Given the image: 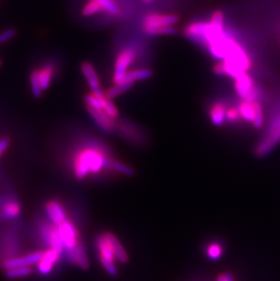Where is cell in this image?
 Wrapping results in <instances>:
<instances>
[{
    "mask_svg": "<svg viewBox=\"0 0 280 281\" xmlns=\"http://www.w3.org/2000/svg\"><path fill=\"white\" fill-rule=\"evenodd\" d=\"M110 161L106 154L98 149H84L75 156L73 161L75 176L82 180L89 174H96L103 168H110Z\"/></svg>",
    "mask_w": 280,
    "mask_h": 281,
    "instance_id": "obj_1",
    "label": "cell"
},
{
    "mask_svg": "<svg viewBox=\"0 0 280 281\" xmlns=\"http://www.w3.org/2000/svg\"><path fill=\"white\" fill-rule=\"evenodd\" d=\"M179 21L176 15L148 14L143 19L142 28L148 35H174L178 32L175 25Z\"/></svg>",
    "mask_w": 280,
    "mask_h": 281,
    "instance_id": "obj_2",
    "label": "cell"
},
{
    "mask_svg": "<svg viewBox=\"0 0 280 281\" xmlns=\"http://www.w3.org/2000/svg\"><path fill=\"white\" fill-rule=\"evenodd\" d=\"M96 247L101 264L105 268L106 271L111 276H116L118 274V269L115 263L117 257L106 234L96 239Z\"/></svg>",
    "mask_w": 280,
    "mask_h": 281,
    "instance_id": "obj_3",
    "label": "cell"
},
{
    "mask_svg": "<svg viewBox=\"0 0 280 281\" xmlns=\"http://www.w3.org/2000/svg\"><path fill=\"white\" fill-rule=\"evenodd\" d=\"M237 110L241 118L248 122H251L255 128H260L262 127L264 122L262 108L257 100H242L238 104Z\"/></svg>",
    "mask_w": 280,
    "mask_h": 281,
    "instance_id": "obj_4",
    "label": "cell"
},
{
    "mask_svg": "<svg viewBox=\"0 0 280 281\" xmlns=\"http://www.w3.org/2000/svg\"><path fill=\"white\" fill-rule=\"evenodd\" d=\"M57 228L61 239L64 252H66V254L82 243L79 240L78 229L69 220H66L62 224L57 226Z\"/></svg>",
    "mask_w": 280,
    "mask_h": 281,
    "instance_id": "obj_5",
    "label": "cell"
},
{
    "mask_svg": "<svg viewBox=\"0 0 280 281\" xmlns=\"http://www.w3.org/2000/svg\"><path fill=\"white\" fill-rule=\"evenodd\" d=\"M136 58V50L133 49H123L118 54V57L115 63L114 76L113 82L114 84L121 83L125 79V76L127 73L128 67L131 65L132 62Z\"/></svg>",
    "mask_w": 280,
    "mask_h": 281,
    "instance_id": "obj_6",
    "label": "cell"
},
{
    "mask_svg": "<svg viewBox=\"0 0 280 281\" xmlns=\"http://www.w3.org/2000/svg\"><path fill=\"white\" fill-rule=\"evenodd\" d=\"M235 89L242 100L254 101L257 99V90L255 89L253 80L250 76L244 72L235 79Z\"/></svg>",
    "mask_w": 280,
    "mask_h": 281,
    "instance_id": "obj_7",
    "label": "cell"
},
{
    "mask_svg": "<svg viewBox=\"0 0 280 281\" xmlns=\"http://www.w3.org/2000/svg\"><path fill=\"white\" fill-rule=\"evenodd\" d=\"M45 251H40L28 253L26 255L16 256L11 259H5L2 267L5 270L18 267H31L40 262L44 256Z\"/></svg>",
    "mask_w": 280,
    "mask_h": 281,
    "instance_id": "obj_8",
    "label": "cell"
},
{
    "mask_svg": "<svg viewBox=\"0 0 280 281\" xmlns=\"http://www.w3.org/2000/svg\"><path fill=\"white\" fill-rule=\"evenodd\" d=\"M22 213V206L14 197L0 198V220H18Z\"/></svg>",
    "mask_w": 280,
    "mask_h": 281,
    "instance_id": "obj_9",
    "label": "cell"
},
{
    "mask_svg": "<svg viewBox=\"0 0 280 281\" xmlns=\"http://www.w3.org/2000/svg\"><path fill=\"white\" fill-rule=\"evenodd\" d=\"M280 142V115L273 121L267 131L265 139L259 144L258 152L261 155L267 153L269 150L275 148Z\"/></svg>",
    "mask_w": 280,
    "mask_h": 281,
    "instance_id": "obj_10",
    "label": "cell"
},
{
    "mask_svg": "<svg viewBox=\"0 0 280 281\" xmlns=\"http://www.w3.org/2000/svg\"><path fill=\"white\" fill-rule=\"evenodd\" d=\"M81 71L92 93L96 94V96L104 97L105 92L101 88L100 80L92 64L90 62H83L81 64Z\"/></svg>",
    "mask_w": 280,
    "mask_h": 281,
    "instance_id": "obj_11",
    "label": "cell"
},
{
    "mask_svg": "<svg viewBox=\"0 0 280 281\" xmlns=\"http://www.w3.org/2000/svg\"><path fill=\"white\" fill-rule=\"evenodd\" d=\"M62 254L63 253H61L60 251L52 250V249H48L47 251H45L43 258L41 259L39 263L37 264L38 270L40 275H48L49 273L51 272L55 265L61 258Z\"/></svg>",
    "mask_w": 280,
    "mask_h": 281,
    "instance_id": "obj_12",
    "label": "cell"
},
{
    "mask_svg": "<svg viewBox=\"0 0 280 281\" xmlns=\"http://www.w3.org/2000/svg\"><path fill=\"white\" fill-rule=\"evenodd\" d=\"M46 213L50 222L55 226L62 224L67 220V215L64 206L57 200H50L46 204Z\"/></svg>",
    "mask_w": 280,
    "mask_h": 281,
    "instance_id": "obj_13",
    "label": "cell"
},
{
    "mask_svg": "<svg viewBox=\"0 0 280 281\" xmlns=\"http://www.w3.org/2000/svg\"><path fill=\"white\" fill-rule=\"evenodd\" d=\"M87 110L89 115L91 116V118L95 120L96 125L102 130L106 132H111L114 130L115 126H116L114 119L110 118V116L106 114L104 110H95L88 107H87Z\"/></svg>",
    "mask_w": 280,
    "mask_h": 281,
    "instance_id": "obj_14",
    "label": "cell"
},
{
    "mask_svg": "<svg viewBox=\"0 0 280 281\" xmlns=\"http://www.w3.org/2000/svg\"><path fill=\"white\" fill-rule=\"evenodd\" d=\"M226 113H227V108L223 103L218 102L214 104L209 111L210 119L212 123L217 127L222 126L226 120Z\"/></svg>",
    "mask_w": 280,
    "mask_h": 281,
    "instance_id": "obj_15",
    "label": "cell"
},
{
    "mask_svg": "<svg viewBox=\"0 0 280 281\" xmlns=\"http://www.w3.org/2000/svg\"><path fill=\"white\" fill-rule=\"evenodd\" d=\"M55 74V67L53 64H45L39 69L40 86L43 91H46L51 85L53 77Z\"/></svg>",
    "mask_w": 280,
    "mask_h": 281,
    "instance_id": "obj_16",
    "label": "cell"
},
{
    "mask_svg": "<svg viewBox=\"0 0 280 281\" xmlns=\"http://www.w3.org/2000/svg\"><path fill=\"white\" fill-rule=\"evenodd\" d=\"M134 83L124 80L121 83L114 84L113 87H110L105 92L106 97L110 99H113L120 96L123 93L127 92L133 87Z\"/></svg>",
    "mask_w": 280,
    "mask_h": 281,
    "instance_id": "obj_17",
    "label": "cell"
},
{
    "mask_svg": "<svg viewBox=\"0 0 280 281\" xmlns=\"http://www.w3.org/2000/svg\"><path fill=\"white\" fill-rule=\"evenodd\" d=\"M152 76H153V71H151V69H149V68H138V69L127 71L124 80L135 83L136 81L150 79Z\"/></svg>",
    "mask_w": 280,
    "mask_h": 281,
    "instance_id": "obj_18",
    "label": "cell"
},
{
    "mask_svg": "<svg viewBox=\"0 0 280 281\" xmlns=\"http://www.w3.org/2000/svg\"><path fill=\"white\" fill-rule=\"evenodd\" d=\"M106 236L108 237V239L110 240V244L111 246L113 248V250L115 251V254H116V257L117 259L122 262V263H125L127 262V259H128V257H127V252L124 250L121 243L119 242L118 238L115 237L114 235L110 234V233H106Z\"/></svg>",
    "mask_w": 280,
    "mask_h": 281,
    "instance_id": "obj_19",
    "label": "cell"
},
{
    "mask_svg": "<svg viewBox=\"0 0 280 281\" xmlns=\"http://www.w3.org/2000/svg\"><path fill=\"white\" fill-rule=\"evenodd\" d=\"M33 272L31 267H18L6 270V276L10 279H19L30 276Z\"/></svg>",
    "mask_w": 280,
    "mask_h": 281,
    "instance_id": "obj_20",
    "label": "cell"
},
{
    "mask_svg": "<svg viewBox=\"0 0 280 281\" xmlns=\"http://www.w3.org/2000/svg\"><path fill=\"white\" fill-rule=\"evenodd\" d=\"M105 97L106 96L99 97V96H96V94L91 92L87 94L84 97V101L86 102L87 107H88V108L95 109V110H103Z\"/></svg>",
    "mask_w": 280,
    "mask_h": 281,
    "instance_id": "obj_21",
    "label": "cell"
},
{
    "mask_svg": "<svg viewBox=\"0 0 280 281\" xmlns=\"http://www.w3.org/2000/svg\"><path fill=\"white\" fill-rule=\"evenodd\" d=\"M30 88L31 92L32 95L36 97V98H39V97L42 96L43 94V90L41 88L40 86V76H39V69H36V71H32L30 75Z\"/></svg>",
    "mask_w": 280,
    "mask_h": 281,
    "instance_id": "obj_22",
    "label": "cell"
},
{
    "mask_svg": "<svg viewBox=\"0 0 280 281\" xmlns=\"http://www.w3.org/2000/svg\"><path fill=\"white\" fill-rule=\"evenodd\" d=\"M103 9L101 6L96 0H89L86 3L82 9V15L84 17H90L95 14L99 13Z\"/></svg>",
    "mask_w": 280,
    "mask_h": 281,
    "instance_id": "obj_23",
    "label": "cell"
},
{
    "mask_svg": "<svg viewBox=\"0 0 280 281\" xmlns=\"http://www.w3.org/2000/svg\"><path fill=\"white\" fill-rule=\"evenodd\" d=\"M110 168L114 171L121 173L127 176H132L134 174V170L132 169L131 167H128L127 165L119 162V161L113 160V159H111V161H110Z\"/></svg>",
    "mask_w": 280,
    "mask_h": 281,
    "instance_id": "obj_24",
    "label": "cell"
},
{
    "mask_svg": "<svg viewBox=\"0 0 280 281\" xmlns=\"http://www.w3.org/2000/svg\"><path fill=\"white\" fill-rule=\"evenodd\" d=\"M102 6L103 9H105L108 13L111 14L113 16H118L119 14V9L115 3L114 0H96Z\"/></svg>",
    "mask_w": 280,
    "mask_h": 281,
    "instance_id": "obj_25",
    "label": "cell"
},
{
    "mask_svg": "<svg viewBox=\"0 0 280 281\" xmlns=\"http://www.w3.org/2000/svg\"><path fill=\"white\" fill-rule=\"evenodd\" d=\"M103 110L105 111L106 114L110 116L112 119H116L118 116V110L117 107L115 106L114 103L111 101V99L105 97V102H104V109Z\"/></svg>",
    "mask_w": 280,
    "mask_h": 281,
    "instance_id": "obj_26",
    "label": "cell"
},
{
    "mask_svg": "<svg viewBox=\"0 0 280 281\" xmlns=\"http://www.w3.org/2000/svg\"><path fill=\"white\" fill-rule=\"evenodd\" d=\"M222 253H223L222 247L218 243H213L207 248V256L209 259H213V260L219 259L222 255Z\"/></svg>",
    "mask_w": 280,
    "mask_h": 281,
    "instance_id": "obj_27",
    "label": "cell"
},
{
    "mask_svg": "<svg viewBox=\"0 0 280 281\" xmlns=\"http://www.w3.org/2000/svg\"><path fill=\"white\" fill-rule=\"evenodd\" d=\"M15 36H16V30L12 27L6 28L4 30L1 31L0 32V45L8 43L10 40H13Z\"/></svg>",
    "mask_w": 280,
    "mask_h": 281,
    "instance_id": "obj_28",
    "label": "cell"
},
{
    "mask_svg": "<svg viewBox=\"0 0 280 281\" xmlns=\"http://www.w3.org/2000/svg\"><path fill=\"white\" fill-rule=\"evenodd\" d=\"M240 114L237 109H229L227 110L226 113V119H228L229 122H236L240 119Z\"/></svg>",
    "mask_w": 280,
    "mask_h": 281,
    "instance_id": "obj_29",
    "label": "cell"
},
{
    "mask_svg": "<svg viewBox=\"0 0 280 281\" xmlns=\"http://www.w3.org/2000/svg\"><path fill=\"white\" fill-rule=\"evenodd\" d=\"M9 146V139L8 137L0 138V158L5 153V151L8 150Z\"/></svg>",
    "mask_w": 280,
    "mask_h": 281,
    "instance_id": "obj_30",
    "label": "cell"
},
{
    "mask_svg": "<svg viewBox=\"0 0 280 281\" xmlns=\"http://www.w3.org/2000/svg\"><path fill=\"white\" fill-rule=\"evenodd\" d=\"M217 281H234V279L230 274H222L219 276Z\"/></svg>",
    "mask_w": 280,
    "mask_h": 281,
    "instance_id": "obj_31",
    "label": "cell"
},
{
    "mask_svg": "<svg viewBox=\"0 0 280 281\" xmlns=\"http://www.w3.org/2000/svg\"><path fill=\"white\" fill-rule=\"evenodd\" d=\"M145 3H151L153 0H143Z\"/></svg>",
    "mask_w": 280,
    "mask_h": 281,
    "instance_id": "obj_32",
    "label": "cell"
},
{
    "mask_svg": "<svg viewBox=\"0 0 280 281\" xmlns=\"http://www.w3.org/2000/svg\"><path fill=\"white\" fill-rule=\"evenodd\" d=\"M1 64H2V63H1V60H0V66H1Z\"/></svg>",
    "mask_w": 280,
    "mask_h": 281,
    "instance_id": "obj_33",
    "label": "cell"
}]
</instances>
